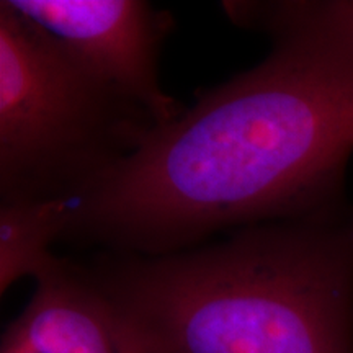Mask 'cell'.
I'll return each mask as SVG.
<instances>
[{"instance_id": "1", "label": "cell", "mask_w": 353, "mask_h": 353, "mask_svg": "<svg viewBox=\"0 0 353 353\" xmlns=\"http://www.w3.org/2000/svg\"><path fill=\"white\" fill-rule=\"evenodd\" d=\"M268 56L154 128L72 200L57 242L167 255L339 206L353 152V2H224Z\"/></svg>"}, {"instance_id": "2", "label": "cell", "mask_w": 353, "mask_h": 353, "mask_svg": "<svg viewBox=\"0 0 353 353\" xmlns=\"http://www.w3.org/2000/svg\"><path fill=\"white\" fill-rule=\"evenodd\" d=\"M82 267L128 353H353V218L341 206Z\"/></svg>"}, {"instance_id": "5", "label": "cell", "mask_w": 353, "mask_h": 353, "mask_svg": "<svg viewBox=\"0 0 353 353\" xmlns=\"http://www.w3.org/2000/svg\"><path fill=\"white\" fill-rule=\"evenodd\" d=\"M33 278L37 288L8 325L2 353H128L82 263L54 257Z\"/></svg>"}, {"instance_id": "6", "label": "cell", "mask_w": 353, "mask_h": 353, "mask_svg": "<svg viewBox=\"0 0 353 353\" xmlns=\"http://www.w3.org/2000/svg\"><path fill=\"white\" fill-rule=\"evenodd\" d=\"M56 229L48 205H0V290L34 276L56 257Z\"/></svg>"}, {"instance_id": "4", "label": "cell", "mask_w": 353, "mask_h": 353, "mask_svg": "<svg viewBox=\"0 0 353 353\" xmlns=\"http://www.w3.org/2000/svg\"><path fill=\"white\" fill-rule=\"evenodd\" d=\"M87 72L167 125L185 110L159 82V54L174 20L143 0H6Z\"/></svg>"}, {"instance_id": "3", "label": "cell", "mask_w": 353, "mask_h": 353, "mask_svg": "<svg viewBox=\"0 0 353 353\" xmlns=\"http://www.w3.org/2000/svg\"><path fill=\"white\" fill-rule=\"evenodd\" d=\"M157 126L0 2L2 205H64Z\"/></svg>"}]
</instances>
